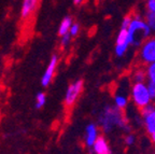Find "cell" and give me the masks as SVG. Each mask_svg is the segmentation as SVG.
Wrapping results in <instances>:
<instances>
[{"label":"cell","instance_id":"obj_1","mask_svg":"<svg viewBox=\"0 0 155 154\" xmlns=\"http://www.w3.org/2000/svg\"><path fill=\"white\" fill-rule=\"evenodd\" d=\"M98 126L104 132L110 134L114 129H119L127 132H131V126L129 124L128 118L125 116L123 110L114 105H106L100 111L97 118Z\"/></svg>","mask_w":155,"mask_h":154},{"label":"cell","instance_id":"obj_2","mask_svg":"<svg viewBox=\"0 0 155 154\" xmlns=\"http://www.w3.org/2000/svg\"><path fill=\"white\" fill-rule=\"evenodd\" d=\"M127 32H128L130 45L133 46H140L143 43V41H145L152 35L149 25L140 14L134 15L130 25L127 28Z\"/></svg>","mask_w":155,"mask_h":154},{"label":"cell","instance_id":"obj_3","mask_svg":"<svg viewBox=\"0 0 155 154\" xmlns=\"http://www.w3.org/2000/svg\"><path fill=\"white\" fill-rule=\"evenodd\" d=\"M130 101L137 109H142L152 102L149 94L148 82L131 83L130 86Z\"/></svg>","mask_w":155,"mask_h":154},{"label":"cell","instance_id":"obj_4","mask_svg":"<svg viewBox=\"0 0 155 154\" xmlns=\"http://www.w3.org/2000/svg\"><path fill=\"white\" fill-rule=\"evenodd\" d=\"M137 60L139 65L144 67H148L149 65L155 63V36L149 37L139 46Z\"/></svg>","mask_w":155,"mask_h":154},{"label":"cell","instance_id":"obj_5","mask_svg":"<svg viewBox=\"0 0 155 154\" xmlns=\"http://www.w3.org/2000/svg\"><path fill=\"white\" fill-rule=\"evenodd\" d=\"M140 118L145 132L149 136L153 135L155 132V102L140 109Z\"/></svg>","mask_w":155,"mask_h":154},{"label":"cell","instance_id":"obj_6","mask_svg":"<svg viewBox=\"0 0 155 154\" xmlns=\"http://www.w3.org/2000/svg\"><path fill=\"white\" fill-rule=\"evenodd\" d=\"M84 82L83 80H77L68 86L65 95V105L67 107H72L77 102L80 95L82 94Z\"/></svg>","mask_w":155,"mask_h":154},{"label":"cell","instance_id":"obj_7","mask_svg":"<svg viewBox=\"0 0 155 154\" xmlns=\"http://www.w3.org/2000/svg\"><path fill=\"white\" fill-rule=\"evenodd\" d=\"M130 42H129V37L127 29H120L117 37L115 40V46H114V52H115L116 57H123L127 53Z\"/></svg>","mask_w":155,"mask_h":154},{"label":"cell","instance_id":"obj_8","mask_svg":"<svg viewBox=\"0 0 155 154\" xmlns=\"http://www.w3.org/2000/svg\"><path fill=\"white\" fill-rule=\"evenodd\" d=\"M126 86H127V84L123 86V81H121L120 86L116 89L113 97L114 106L122 109V110H125L127 108L129 100H130V89H128V91L125 89Z\"/></svg>","mask_w":155,"mask_h":154},{"label":"cell","instance_id":"obj_9","mask_svg":"<svg viewBox=\"0 0 155 154\" xmlns=\"http://www.w3.org/2000/svg\"><path fill=\"white\" fill-rule=\"evenodd\" d=\"M99 126L96 123H90L85 127L84 142L87 148H92L99 137Z\"/></svg>","mask_w":155,"mask_h":154},{"label":"cell","instance_id":"obj_10","mask_svg":"<svg viewBox=\"0 0 155 154\" xmlns=\"http://www.w3.org/2000/svg\"><path fill=\"white\" fill-rule=\"evenodd\" d=\"M90 154H112L111 147L109 145V141L104 136L100 135L96 142L92 148H90Z\"/></svg>","mask_w":155,"mask_h":154},{"label":"cell","instance_id":"obj_11","mask_svg":"<svg viewBox=\"0 0 155 154\" xmlns=\"http://www.w3.org/2000/svg\"><path fill=\"white\" fill-rule=\"evenodd\" d=\"M57 64H58V56L57 54H54L51 57V60H50V64H48V68H46L45 72L42 75L41 84L43 87H46L51 84L52 79H53L54 73H55L56 67H57Z\"/></svg>","mask_w":155,"mask_h":154},{"label":"cell","instance_id":"obj_12","mask_svg":"<svg viewBox=\"0 0 155 154\" xmlns=\"http://www.w3.org/2000/svg\"><path fill=\"white\" fill-rule=\"evenodd\" d=\"M39 0H23L22 9H21V17L23 19L28 18L36 11Z\"/></svg>","mask_w":155,"mask_h":154},{"label":"cell","instance_id":"obj_13","mask_svg":"<svg viewBox=\"0 0 155 154\" xmlns=\"http://www.w3.org/2000/svg\"><path fill=\"white\" fill-rule=\"evenodd\" d=\"M130 81L131 83H140V82L148 81V75H147V67L144 66H137L134 68L130 73Z\"/></svg>","mask_w":155,"mask_h":154},{"label":"cell","instance_id":"obj_14","mask_svg":"<svg viewBox=\"0 0 155 154\" xmlns=\"http://www.w3.org/2000/svg\"><path fill=\"white\" fill-rule=\"evenodd\" d=\"M72 24H73L72 17L69 16V15L65 16L63 18V21L61 22V24H59V27H58V35L61 37V36H64V35L68 34Z\"/></svg>","mask_w":155,"mask_h":154},{"label":"cell","instance_id":"obj_15","mask_svg":"<svg viewBox=\"0 0 155 154\" xmlns=\"http://www.w3.org/2000/svg\"><path fill=\"white\" fill-rule=\"evenodd\" d=\"M145 22L150 27L152 34H155V14L154 13H150L148 12L145 15Z\"/></svg>","mask_w":155,"mask_h":154},{"label":"cell","instance_id":"obj_16","mask_svg":"<svg viewBox=\"0 0 155 154\" xmlns=\"http://www.w3.org/2000/svg\"><path fill=\"white\" fill-rule=\"evenodd\" d=\"M147 75H148V82L155 84V63L147 67Z\"/></svg>","mask_w":155,"mask_h":154},{"label":"cell","instance_id":"obj_17","mask_svg":"<svg viewBox=\"0 0 155 154\" xmlns=\"http://www.w3.org/2000/svg\"><path fill=\"white\" fill-rule=\"evenodd\" d=\"M136 141H137V138L133 132H127L124 137V143H125L126 147H131V146L135 145Z\"/></svg>","mask_w":155,"mask_h":154},{"label":"cell","instance_id":"obj_18","mask_svg":"<svg viewBox=\"0 0 155 154\" xmlns=\"http://www.w3.org/2000/svg\"><path fill=\"white\" fill-rule=\"evenodd\" d=\"M37 102H36V108L37 109H41L42 107L45 105V101H46V97H45V94L44 93H38L37 94Z\"/></svg>","mask_w":155,"mask_h":154},{"label":"cell","instance_id":"obj_19","mask_svg":"<svg viewBox=\"0 0 155 154\" xmlns=\"http://www.w3.org/2000/svg\"><path fill=\"white\" fill-rule=\"evenodd\" d=\"M80 32V25L78 23H73L70 27V30H69V34L71 35V37H77Z\"/></svg>","mask_w":155,"mask_h":154},{"label":"cell","instance_id":"obj_20","mask_svg":"<svg viewBox=\"0 0 155 154\" xmlns=\"http://www.w3.org/2000/svg\"><path fill=\"white\" fill-rule=\"evenodd\" d=\"M131 19H133V16H131V15H126V16L123 18V21H122V23H121V28L122 29H127V28H128L129 25H130Z\"/></svg>","mask_w":155,"mask_h":154},{"label":"cell","instance_id":"obj_21","mask_svg":"<svg viewBox=\"0 0 155 154\" xmlns=\"http://www.w3.org/2000/svg\"><path fill=\"white\" fill-rule=\"evenodd\" d=\"M71 35L68 32V34H66V35H64V36H61V45L63 46H67L68 44L70 43V41H71Z\"/></svg>","mask_w":155,"mask_h":154},{"label":"cell","instance_id":"obj_22","mask_svg":"<svg viewBox=\"0 0 155 154\" xmlns=\"http://www.w3.org/2000/svg\"><path fill=\"white\" fill-rule=\"evenodd\" d=\"M148 89L149 94H150V97L152 99V102H155V84H153L151 82H148Z\"/></svg>","mask_w":155,"mask_h":154},{"label":"cell","instance_id":"obj_23","mask_svg":"<svg viewBox=\"0 0 155 154\" xmlns=\"http://www.w3.org/2000/svg\"><path fill=\"white\" fill-rule=\"evenodd\" d=\"M145 7H147L148 12L154 13V14H155V0H147Z\"/></svg>","mask_w":155,"mask_h":154},{"label":"cell","instance_id":"obj_24","mask_svg":"<svg viewBox=\"0 0 155 154\" xmlns=\"http://www.w3.org/2000/svg\"><path fill=\"white\" fill-rule=\"evenodd\" d=\"M83 2H84V0H73V3H74L75 5H82Z\"/></svg>","mask_w":155,"mask_h":154},{"label":"cell","instance_id":"obj_25","mask_svg":"<svg viewBox=\"0 0 155 154\" xmlns=\"http://www.w3.org/2000/svg\"><path fill=\"white\" fill-rule=\"evenodd\" d=\"M150 139H151V141H152V143L155 146V132L153 134V135H151L150 136Z\"/></svg>","mask_w":155,"mask_h":154}]
</instances>
